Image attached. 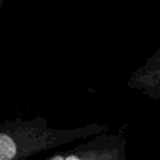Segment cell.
I'll use <instances>...</instances> for the list:
<instances>
[{
    "mask_svg": "<svg viewBox=\"0 0 160 160\" xmlns=\"http://www.w3.org/2000/svg\"><path fill=\"white\" fill-rule=\"evenodd\" d=\"M109 125L88 124L70 129L51 128L44 116L16 118L0 122V160H26L41 152L109 131Z\"/></svg>",
    "mask_w": 160,
    "mask_h": 160,
    "instance_id": "6da1fadb",
    "label": "cell"
},
{
    "mask_svg": "<svg viewBox=\"0 0 160 160\" xmlns=\"http://www.w3.org/2000/svg\"><path fill=\"white\" fill-rule=\"evenodd\" d=\"M128 138L122 129L106 131L41 160H126Z\"/></svg>",
    "mask_w": 160,
    "mask_h": 160,
    "instance_id": "7a4b0ae2",
    "label": "cell"
},
{
    "mask_svg": "<svg viewBox=\"0 0 160 160\" xmlns=\"http://www.w3.org/2000/svg\"><path fill=\"white\" fill-rule=\"evenodd\" d=\"M126 84L130 89L160 101V66L142 64L130 74Z\"/></svg>",
    "mask_w": 160,
    "mask_h": 160,
    "instance_id": "3957f363",
    "label": "cell"
},
{
    "mask_svg": "<svg viewBox=\"0 0 160 160\" xmlns=\"http://www.w3.org/2000/svg\"><path fill=\"white\" fill-rule=\"evenodd\" d=\"M144 64H146V65L160 66V48H158V49L154 51V54H152L151 56H149V58L145 60Z\"/></svg>",
    "mask_w": 160,
    "mask_h": 160,
    "instance_id": "277c9868",
    "label": "cell"
}]
</instances>
